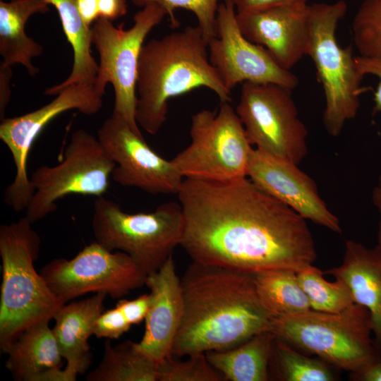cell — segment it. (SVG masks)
<instances>
[{
	"label": "cell",
	"mask_w": 381,
	"mask_h": 381,
	"mask_svg": "<svg viewBox=\"0 0 381 381\" xmlns=\"http://www.w3.org/2000/svg\"><path fill=\"white\" fill-rule=\"evenodd\" d=\"M177 195L184 218L181 246L193 262L255 274L298 272L317 258L306 219L248 177L187 178Z\"/></svg>",
	"instance_id": "cell-1"
},
{
	"label": "cell",
	"mask_w": 381,
	"mask_h": 381,
	"mask_svg": "<svg viewBox=\"0 0 381 381\" xmlns=\"http://www.w3.org/2000/svg\"><path fill=\"white\" fill-rule=\"evenodd\" d=\"M183 313L172 356L227 349L270 331L253 274L193 262L181 278Z\"/></svg>",
	"instance_id": "cell-2"
},
{
	"label": "cell",
	"mask_w": 381,
	"mask_h": 381,
	"mask_svg": "<svg viewBox=\"0 0 381 381\" xmlns=\"http://www.w3.org/2000/svg\"><path fill=\"white\" fill-rule=\"evenodd\" d=\"M207 49L198 25L143 44L138 66L135 119L147 133L156 135L162 128L171 98L195 88H209L221 102H231V91L210 63Z\"/></svg>",
	"instance_id": "cell-3"
},
{
	"label": "cell",
	"mask_w": 381,
	"mask_h": 381,
	"mask_svg": "<svg viewBox=\"0 0 381 381\" xmlns=\"http://www.w3.org/2000/svg\"><path fill=\"white\" fill-rule=\"evenodd\" d=\"M32 224L24 217L0 226V347L3 353L25 329L41 320L53 319L66 303L35 269L41 239Z\"/></svg>",
	"instance_id": "cell-4"
},
{
	"label": "cell",
	"mask_w": 381,
	"mask_h": 381,
	"mask_svg": "<svg viewBox=\"0 0 381 381\" xmlns=\"http://www.w3.org/2000/svg\"><path fill=\"white\" fill-rule=\"evenodd\" d=\"M270 332L300 351L356 373L381 359L369 312L353 303L339 313L310 309L273 317Z\"/></svg>",
	"instance_id": "cell-5"
},
{
	"label": "cell",
	"mask_w": 381,
	"mask_h": 381,
	"mask_svg": "<svg viewBox=\"0 0 381 381\" xmlns=\"http://www.w3.org/2000/svg\"><path fill=\"white\" fill-rule=\"evenodd\" d=\"M346 11L344 0L315 3L309 7L306 55L314 64L324 92V126L334 137L341 133L346 122L356 117L360 96L368 90L361 86L364 75L356 66L352 45L342 47L337 40L336 30Z\"/></svg>",
	"instance_id": "cell-6"
},
{
	"label": "cell",
	"mask_w": 381,
	"mask_h": 381,
	"mask_svg": "<svg viewBox=\"0 0 381 381\" xmlns=\"http://www.w3.org/2000/svg\"><path fill=\"white\" fill-rule=\"evenodd\" d=\"M92 229L96 242L110 251L127 253L148 275L181 246L184 218L179 202H164L151 212L129 213L99 196L93 205Z\"/></svg>",
	"instance_id": "cell-7"
},
{
	"label": "cell",
	"mask_w": 381,
	"mask_h": 381,
	"mask_svg": "<svg viewBox=\"0 0 381 381\" xmlns=\"http://www.w3.org/2000/svg\"><path fill=\"white\" fill-rule=\"evenodd\" d=\"M231 102L217 112L202 109L191 117L188 147L171 159L183 179L228 182L247 177L253 150Z\"/></svg>",
	"instance_id": "cell-8"
},
{
	"label": "cell",
	"mask_w": 381,
	"mask_h": 381,
	"mask_svg": "<svg viewBox=\"0 0 381 381\" xmlns=\"http://www.w3.org/2000/svg\"><path fill=\"white\" fill-rule=\"evenodd\" d=\"M167 15L159 4L149 3L135 13L133 25L127 30L123 23L115 26L102 18H98L91 28L92 44L99 56L95 84L104 93L107 85H112L111 116L123 120L139 135L142 133L135 119L139 56L145 39Z\"/></svg>",
	"instance_id": "cell-9"
},
{
	"label": "cell",
	"mask_w": 381,
	"mask_h": 381,
	"mask_svg": "<svg viewBox=\"0 0 381 381\" xmlns=\"http://www.w3.org/2000/svg\"><path fill=\"white\" fill-rule=\"evenodd\" d=\"M116 164L97 137L83 129L74 131L56 165H43L30 178L34 193L25 217L34 223L57 209L58 200L70 194L102 196Z\"/></svg>",
	"instance_id": "cell-10"
},
{
	"label": "cell",
	"mask_w": 381,
	"mask_h": 381,
	"mask_svg": "<svg viewBox=\"0 0 381 381\" xmlns=\"http://www.w3.org/2000/svg\"><path fill=\"white\" fill-rule=\"evenodd\" d=\"M292 90L273 83H242L236 109L252 145L298 164L308 153V130Z\"/></svg>",
	"instance_id": "cell-11"
},
{
	"label": "cell",
	"mask_w": 381,
	"mask_h": 381,
	"mask_svg": "<svg viewBox=\"0 0 381 381\" xmlns=\"http://www.w3.org/2000/svg\"><path fill=\"white\" fill-rule=\"evenodd\" d=\"M40 273L66 303L90 292L121 298L145 285L147 276L129 255L113 253L95 241L70 260H52Z\"/></svg>",
	"instance_id": "cell-12"
},
{
	"label": "cell",
	"mask_w": 381,
	"mask_h": 381,
	"mask_svg": "<svg viewBox=\"0 0 381 381\" xmlns=\"http://www.w3.org/2000/svg\"><path fill=\"white\" fill-rule=\"evenodd\" d=\"M104 95L95 82L82 81L64 87L55 99L37 110L1 120L0 139L9 149L16 168L14 179L5 190L4 201L14 211L26 210L34 193L28 174V159L42 130L69 110L85 115L97 114L102 107Z\"/></svg>",
	"instance_id": "cell-13"
},
{
	"label": "cell",
	"mask_w": 381,
	"mask_h": 381,
	"mask_svg": "<svg viewBox=\"0 0 381 381\" xmlns=\"http://www.w3.org/2000/svg\"><path fill=\"white\" fill-rule=\"evenodd\" d=\"M217 37L208 42L209 59L224 85L273 83L295 89L299 80L291 71L280 67L262 46L248 40L238 24L232 0L220 3L217 14Z\"/></svg>",
	"instance_id": "cell-14"
},
{
	"label": "cell",
	"mask_w": 381,
	"mask_h": 381,
	"mask_svg": "<svg viewBox=\"0 0 381 381\" xmlns=\"http://www.w3.org/2000/svg\"><path fill=\"white\" fill-rule=\"evenodd\" d=\"M97 137L116 164L114 182L153 195L179 193L184 179L172 162L155 152L123 120L111 116Z\"/></svg>",
	"instance_id": "cell-15"
},
{
	"label": "cell",
	"mask_w": 381,
	"mask_h": 381,
	"mask_svg": "<svg viewBox=\"0 0 381 381\" xmlns=\"http://www.w3.org/2000/svg\"><path fill=\"white\" fill-rule=\"evenodd\" d=\"M298 165L253 148L247 177L261 190L304 219L341 233L338 217L320 196L315 182Z\"/></svg>",
	"instance_id": "cell-16"
},
{
	"label": "cell",
	"mask_w": 381,
	"mask_h": 381,
	"mask_svg": "<svg viewBox=\"0 0 381 381\" xmlns=\"http://www.w3.org/2000/svg\"><path fill=\"white\" fill-rule=\"evenodd\" d=\"M310 4L283 5L236 13L243 35L263 47L288 71L306 55L310 35Z\"/></svg>",
	"instance_id": "cell-17"
},
{
	"label": "cell",
	"mask_w": 381,
	"mask_h": 381,
	"mask_svg": "<svg viewBox=\"0 0 381 381\" xmlns=\"http://www.w3.org/2000/svg\"><path fill=\"white\" fill-rule=\"evenodd\" d=\"M150 303L145 318V329L135 346L159 363L172 356V349L183 313L181 278L176 274L173 255L156 272L147 276Z\"/></svg>",
	"instance_id": "cell-18"
},
{
	"label": "cell",
	"mask_w": 381,
	"mask_h": 381,
	"mask_svg": "<svg viewBox=\"0 0 381 381\" xmlns=\"http://www.w3.org/2000/svg\"><path fill=\"white\" fill-rule=\"evenodd\" d=\"M107 295L103 292L69 304H64L54 314L52 328L61 354L66 361L61 370L60 381H75L85 373L92 361L88 344L95 322L104 311Z\"/></svg>",
	"instance_id": "cell-19"
},
{
	"label": "cell",
	"mask_w": 381,
	"mask_h": 381,
	"mask_svg": "<svg viewBox=\"0 0 381 381\" xmlns=\"http://www.w3.org/2000/svg\"><path fill=\"white\" fill-rule=\"evenodd\" d=\"M341 279L355 303L370 313L373 340L381 355V247L367 248L353 241L346 242L341 264L323 272Z\"/></svg>",
	"instance_id": "cell-20"
},
{
	"label": "cell",
	"mask_w": 381,
	"mask_h": 381,
	"mask_svg": "<svg viewBox=\"0 0 381 381\" xmlns=\"http://www.w3.org/2000/svg\"><path fill=\"white\" fill-rule=\"evenodd\" d=\"M49 320L25 329L4 352L6 368L18 381H59L63 357Z\"/></svg>",
	"instance_id": "cell-21"
},
{
	"label": "cell",
	"mask_w": 381,
	"mask_h": 381,
	"mask_svg": "<svg viewBox=\"0 0 381 381\" xmlns=\"http://www.w3.org/2000/svg\"><path fill=\"white\" fill-rule=\"evenodd\" d=\"M49 6L44 0L0 1L1 62L9 66L21 64L32 76L39 72L32 60L42 54L43 48L26 35L25 27L32 15L47 13Z\"/></svg>",
	"instance_id": "cell-22"
},
{
	"label": "cell",
	"mask_w": 381,
	"mask_h": 381,
	"mask_svg": "<svg viewBox=\"0 0 381 381\" xmlns=\"http://www.w3.org/2000/svg\"><path fill=\"white\" fill-rule=\"evenodd\" d=\"M274 335L259 333L233 348L205 353L210 363L226 380H270L269 363Z\"/></svg>",
	"instance_id": "cell-23"
},
{
	"label": "cell",
	"mask_w": 381,
	"mask_h": 381,
	"mask_svg": "<svg viewBox=\"0 0 381 381\" xmlns=\"http://www.w3.org/2000/svg\"><path fill=\"white\" fill-rule=\"evenodd\" d=\"M56 9L62 28L73 51V64L68 77L59 85L48 87L47 95H56L62 89L82 81L95 82L99 65L91 54V27L83 21L76 0H44Z\"/></svg>",
	"instance_id": "cell-24"
},
{
	"label": "cell",
	"mask_w": 381,
	"mask_h": 381,
	"mask_svg": "<svg viewBox=\"0 0 381 381\" xmlns=\"http://www.w3.org/2000/svg\"><path fill=\"white\" fill-rule=\"evenodd\" d=\"M106 339L99 365L86 375L87 381H157L158 363L124 341L112 346Z\"/></svg>",
	"instance_id": "cell-25"
},
{
	"label": "cell",
	"mask_w": 381,
	"mask_h": 381,
	"mask_svg": "<svg viewBox=\"0 0 381 381\" xmlns=\"http://www.w3.org/2000/svg\"><path fill=\"white\" fill-rule=\"evenodd\" d=\"M253 280L260 301L274 317L311 309L297 272L285 269L270 270L253 274Z\"/></svg>",
	"instance_id": "cell-26"
},
{
	"label": "cell",
	"mask_w": 381,
	"mask_h": 381,
	"mask_svg": "<svg viewBox=\"0 0 381 381\" xmlns=\"http://www.w3.org/2000/svg\"><path fill=\"white\" fill-rule=\"evenodd\" d=\"M332 365L313 358L274 336L269 363L270 380L282 381H334Z\"/></svg>",
	"instance_id": "cell-27"
},
{
	"label": "cell",
	"mask_w": 381,
	"mask_h": 381,
	"mask_svg": "<svg viewBox=\"0 0 381 381\" xmlns=\"http://www.w3.org/2000/svg\"><path fill=\"white\" fill-rule=\"evenodd\" d=\"M323 274L322 270L313 265L297 272L312 310L339 313L355 303L349 287L341 279L335 278L334 282H329Z\"/></svg>",
	"instance_id": "cell-28"
},
{
	"label": "cell",
	"mask_w": 381,
	"mask_h": 381,
	"mask_svg": "<svg viewBox=\"0 0 381 381\" xmlns=\"http://www.w3.org/2000/svg\"><path fill=\"white\" fill-rule=\"evenodd\" d=\"M358 56L381 61V0H363L351 25Z\"/></svg>",
	"instance_id": "cell-29"
},
{
	"label": "cell",
	"mask_w": 381,
	"mask_h": 381,
	"mask_svg": "<svg viewBox=\"0 0 381 381\" xmlns=\"http://www.w3.org/2000/svg\"><path fill=\"white\" fill-rule=\"evenodd\" d=\"M223 380L225 378L210 363L205 353L191 354L184 361L171 356L157 366V381Z\"/></svg>",
	"instance_id": "cell-30"
},
{
	"label": "cell",
	"mask_w": 381,
	"mask_h": 381,
	"mask_svg": "<svg viewBox=\"0 0 381 381\" xmlns=\"http://www.w3.org/2000/svg\"><path fill=\"white\" fill-rule=\"evenodd\" d=\"M136 6L144 7L149 3H156L162 7L169 16L173 28L179 25L174 12L177 8L191 11L198 20L207 43L217 37V14L219 0H131Z\"/></svg>",
	"instance_id": "cell-31"
},
{
	"label": "cell",
	"mask_w": 381,
	"mask_h": 381,
	"mask_svg": "<svg viewBox=\"0 0 381 381\" xmlns=\"http://www.w3.org/2000/svg\"><path fill=\"white\" fill-rule=\"evenodd\" d=\"M131 315L122 300L114 308L103 311L97 318L93 334L97 338L116 339L128 332L134 325Z\"/></svg>",
	"instance_id": "cell-32"
},
{
	"label": "cell",
	"mask_w": 381,
	"mask_h": 381,
	"mask_svg": "<svg viewBox=\"0 0 381 381\" xmlns=\"http://www.w3.org/2000/svg\"><path fill=\"white\" fill-rule=\"evenodd\" d=\"M355 61L357 67L363 75L371 74L378 78L379 82L374 92L373 112V114L381 112V61L361 56H355Z\"/></svg>",
	"instance_id": "cell-33"
},
{
	"label": "cell",
	"mask_w": 381,
	"mask_h": 381,
	"mask_svg": "<svg viewBox=\"0 0 381 381\" xmlns=\"http://www.w3.org/2000/svg\"><path fill=\"white\" fill-rule=\"evenodd\" d=\"M236 13H243L266 8L294 4H306L309 0H232Z\"/></svg>",
	"instance_id": "cell-34"
},
{
	"label": "cell",
	"mask_w": 381,
	"mask_h": 381,
	"mask_svg": "<svg viewBox=\"0 0 381 381\" xmlns=\"http://www.w3.org/2000/svg\"><path fill=\"white\" fill-rule=\"evenodd\" d=\"M127 12L126 0H97L99 18L112 21L125 16Z\"/></svg>",
	"instance_id": "cell-35"
},
{
	"label": "cell",
	"mask_w": 381,
	"mask_h": 381,
	"mask_svg": "<svg viewBox=\"0 0 381 381\" xmlns=\"http://www.w3.org/2000/svg\"><path fill=\"white\" fill-rule=\"evenodd\" d=\"M11 66L3 62L0 64V117L4 119L6 107L11 98L10 80L12 77Z\"/></svg>",
	"instance_id": "cell-36"
},
{
	"label": "cell",
	"mask_w": 381,
	"mask_h": 381,
	"mask_svg": "<svg viewBox=\"0 0 381 381\" xmlns=\"http://www.w3.org/2000/svg\"><path fill=\"white\" fill-rule=\"evenodd\" d=\"M76 4L84 23L90 27L99 18L97 0H76Z\"/></svg>",
	"instance_id": "cell-37"
},
{
	"label": "cell",
	"mask_w": 381,
	"mask_h": 381,
	"mask_svg": "<svg viewBox=\"0 0 381 381\" xmlns=\"http://www.w3.org/2000/svg\"><path fill=\"white\" fill-rule=\"evenodd\" d=\"M350 377L354 381H381V359L356 373H351Z\"/></svg>",
	"instance_id": "cell-38"
},
{
	"label": "cell",
	"mask_w": 381,
	"mask_h": 381,
	"mask_svg": "<svg viewBox=\"0 0 381 381\" xmlns=\"http://www.w3.org/2000/svg\"><path fill=\"white\" fill-rule=\"evenodd\" d=\"M372 200L380 214V222L377 233V245L381 247V176L379 178L377 185L372 193Z\"/></svg>",
	"instance_id": "cell-39"
}]
</instances>
